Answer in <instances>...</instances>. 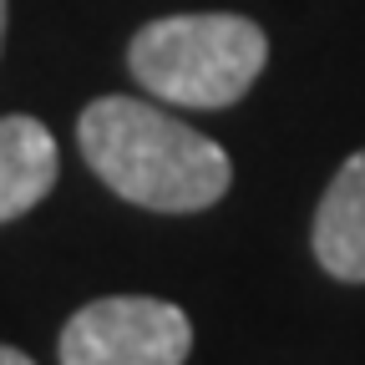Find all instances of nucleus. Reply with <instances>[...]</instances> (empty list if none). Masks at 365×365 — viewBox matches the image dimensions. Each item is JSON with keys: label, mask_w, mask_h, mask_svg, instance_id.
<instances>
[{"label": "nucleus", "mask_w": 365, "mask_h": 365, "mask_svg": "<svg viewBox=\"0 0 365 365\" xmlns=\"http://www.w3.org/2000/svg\"><path fill=\"white\" fill-rule=\"evenodd\" d=\"M314 259L345 284H365V153H355L314 208Z\"/></svg>", "instance_id": "4"}, {"label": "nucleus", "mask_w": 365, "mask_h": 365, "mask_svg": "<svg viewBox=\"0 0 365 365\" xmlns=\"http://www.w3.org/2000/svg\"><path fill=\"white\" fill-rule=\"evenodd\" d=\"M0 41H6V0H0Z\"/></svg>", "instance_id": "7"}, {"label": "nucleus", "mask_w": 365, "mask_h": 365, "mask_svg": "<svg viewBox=\"0 0 365 365\" xmlns=\"http://www.w3.org/2000/svg\"><path fill=\"white\" fill-rule=\"evenodd\" d=\"M56 137L36 117H0V223L36 208L56 182Z\"/></svg>", "instance_id": "5"}, {"label": "nucleus", "mask_w": 365, "mask_h": 365, "mask_svg": "<svg viewBox=\"0 0 365 365\" xmlns=\"http://www.w3.org/2000/svg\"><path fill=\"white\" fill-rule=\"evenodd\" d=\"M0 365H36V360L21 355V350H11V345H0Z\"/></svg>", "instance_id": "6"}, {"label": "nucleus", "mask_w": 365, "mask_h": 365, "mask_svg": "<svg viewBox=\"0 0 365 365\" xmlns=\"http://www.w3.org/2000/svg\"><path fill=\"white\" fill-rule=\"evenodd\" d=\"M76 143L117 198L153 213H198L234 182V163L213 137L137 97H97L76 122Z\"/></svg>", "instance_id": "1"}, {"label": "nucleus", "mask_w": 365, "mask_h": 365, "mask_svg": "<svg viewBox=\"0 0 365 365\" xmlns=\"http://www.w3.org/2000/svg\"><path fill=\"white\" fill-rule=\"evenodd\" d=\"M188 350V314L148 294L91 299L61 330V365H182Z\"/></svg>", "instance_id": "3"}, {"label": "nucleus", "mask_w": 365, "mask_h": 365, "mask_svg": "<svg viewBox=\"0 0 365 365\" xmlns=\"http://www.w3.org/2000/svg\"><path fill=\"white\" fill-rule=\"evenodd\" d=\"M269 61V36L244 16H163L148 21L127 46V66L158 102L228 107L254 86Z\"/></svg>", "instance_id": "2"}]
</instances>
